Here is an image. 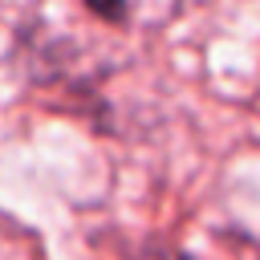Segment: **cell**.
<instances>
[{
  "instance_id": "1",
  "label": "cell",
  "mask_w": 260,
  "mask_h": 260,
  "mask_svg": "<svg viewBox=\"0 0 260 260\" xmlns=\"http://www.w3.org/2000/svg\"><path fill=\"white\" fill-rule=\"evenodd\" d=\"M85 4H89V12H98L106 20H122L126 16V0H85Z\"/></svg>"
}]
</instances>
